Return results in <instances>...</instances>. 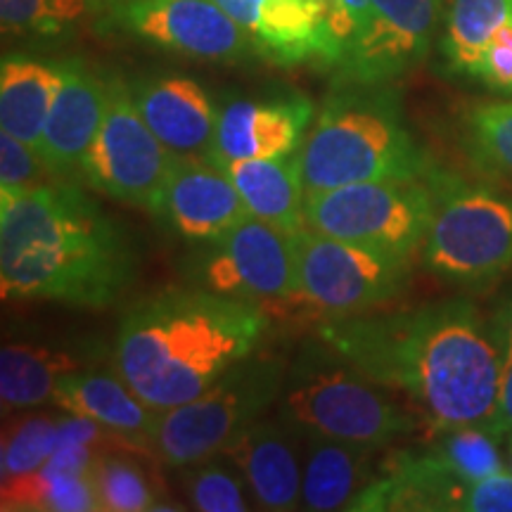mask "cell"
<instances>
[{"instance_id":"cell-1","label":"cell","mask_w":512,"mask_h":512,"mask_svg":"<svg viewBox=\"0 0 512 512\" xmlns=\"http://www.w3.org/2000/svg\"><path fill=\"white\" fill-rule=\"evenodd\" d=\"M318 337L373 382L408 396L434 434L494 420L503 349L491 318L467 299L328 320Z\"/></svg>"},{"instance_id":"cell-2","label":"cell","mask_w":512,"mask_h":512,"mask_svg":"<svg viewBox=\"0 0 512 512\" xmlns=\"http://www.w3.org/2000/svg\"><path fill=\"white\" fill-rule=\"evenodd\" d=\"M133 278L126 230L76 183H41L0 202L3 299L105 309Z\"/></svg>"},{"instance_id":"cell-3","label":"cell","mask_w":512,"mask_h":512,"mask_svg":"<svg viewBox=\"0 0 512 512\" xmlns=\"http://www.w3.org/2000/svg\"><path fill=\"white\" fill-rule=\"evenodd\" d=\"M266 328L261 304L207 287H169L126 309L112 368L147 406L171 411L252 356Z\"/></svg>"},{"instance_id":"cell-4","label":"cell","mask_w":512,"mask_h":512,"mask_svg":"<svg viewBox=\"0 0 512 512\" xmlns=\"http://www.w3.org/2000/svg\"><path fill=\"white\" fill-rule=\"evenodd\" d=\"M356 86L328 100L294 155L304 195L384 178H425L437 171L408 131L394 95L373 83Z\"/></svg>"},{"instance_id":"cell-5","label":"cell","mask_w":512,"mask_h":512,"mask_svg":"<svg viewBox=\"0 0 512 512\" xmlns=\"http://www.w3.org/2000/svg\"><path fill=\"white\" fill-rule=\"evenodd\" d=\"M280 420L294 432L375 448L389 446L422 425L411 406L387 394L354 363L323 342L299 354L280 396Z\"/></svg>"},{"instance_id":"cell-6","label":"cell","mask_w":512,"mask_h":512,"mask_svg":"<svg viewBox=\"0 0 512 512\" xmlns=\"http://www.w3.org/2000/svg\"><path fill=\"white\" fill-rule=\"evenodd\" d=\"M285 380L283 358L252 354L197 399L159 411L152 434L157 463L185 467L223 453L230 441L283 396Z\"/></svg>"},{"instance_id":"cell-7","label":"cell","mask_w":512,"mask_h":512,"mask_svg":"<svg viewBox=\"0 0 512 512\" xmlns=\"http://www.w3.org/2000/svg\"><path fill=\"white\" fill-rule=\"evenodd\" d=\"M437 207L422 261L458 287L496 283L512 268V197L437 171Z\"/></svg>"},{"instance_id":"cell-8","label":"cell","mask_w":512,"mask_h":512,"mask_svg":"<svg viewBox=\"0 0 512 512\" xmlns=\"http://www.w3.org/2000/svg\"><path fill=\"white\" fill-rule=\"evenodd\" d=\"M434 174L309 192L304 195V226L351 245L413 256L434 219Z\"/></svg>"},{"instance_id":"cell-9","label":"cell","mask_w":512,"mask_h":512,"mask_svg":"<svg viewBox=\"0 0 512 512\" xmlns=\"http://www.w3.org/2000/svg\"><path fill=\"white\" fill-rule=\"evenodd\" d=\"M299 294L290 306L323 313L328 320L363 316L403 290L411 256L351 245L311 228L292 233Z\"/></svg>"},{"instance_id":"cell-10","label":"cell","mask_w":512,"mask_h":512,"mask_svg":"<svg viewBox=\"0 0 512 512\" xmlns=\"http://www.w3.org/2000/svg\"><path fill=\"white\" fill-rule=\"evenodd\" d=\"M174 157L145 124L131 86L112 79L105 117L83 157V181L112 200L152 211Z\"/></svg>"},{"instance_id":"cell-11","label":"cell","mask_w":512,"mask_h":512,"mask_svg":"<svg viewBox=\"0 0 512 512\" xmlns=\"http://www.w3.org/2000/svg\"><path fill=\"white\" fill-rule=\"evenodd\" d=\"M192 264V278L202 287L264 309L275 302L290 304L299 294L292 233L256 216L204 242Z\"/></svg>"},{"instance_id":"cell-12","label":"cell","mask_w":512,"mask_h":512,"mask_svg":"<svg viewBox=\"0 0 512 512\" xmlns=\"http://www.w3.org/2000/svg\"><path fill=\"white\" fill-rule=\"evenodd\" d=\"M119 19L152 46L197 60L238 62L254 50L247 31L214 0H128Z\"/></svg>"},{"instance_id":"cell-13","label":"cell","mask_w":512,"mask_h":512,"mask_svg":"<svg viewBox=\"0 0 512 512\" xmlns=\"http://www.w3.org/2000/svg\"><path fill=\"white\" fill-rule=\"evenodd\" d=\"M152 214L181 240L204 245L245 221L249 211L226 166L209 155H176Z\"/></svg>"},{"instance_id":"cell-14","label":"cell","mask_w":512,"mask_h":512,"mask_svg":"<svg viewBox=\"0 0 512 512\" xmlns=\"http://www.w3.org/2000/svg\"><path fill=\"white\" fill-rule=\"evenodd\" d=\"M373 17L342 69L354 83H382L406 74L430 53L444 0H370Z\"/></svg>"},{"instance_id":"cell-15","label":"cell","mask_w":512,"mask_h":512,"mask_svg":"<svg viewBox=\"0 0 512 512\" xmlns=\"http://www.w3.org/2000/svg\"><path fill=\"white\" fill-rule=\"evenodd\" d=\"M313 117L302 95L273 100H233L216 119L209 157L221 166L240 159L290 157L299 150Z\"/></svg>"},{"instance_id":"cell-16","label":"cell","mask_w":512,"mask_h":512,"mask_svg":"<svg viewBox=\"0 0 512 512\" xmlns=\"http://www.w3.org/2000/svg\"><path fill=\"white\" fill-rule=\"evenodd\" d=\"M110 98V81L81 62H64V81L50 107L38 155L53 176L81 174L83 157L102 124Z\"/></svg>"},{"instance_id":"cell-17","label":"cell","mask_w":512,"mask_h":512,"mask_svg":"<svg viewBox=\"0 0 512 512\" xmlns=\"http://www.w3.org/2000/svg\"><path fill=\"white\" fill-rule=\"evenodd\" d=\"M223 453L240 467L259 508H302L304 444L287 422L256 420Z\"/></svg>"},{"instance_id":"cell-18","label":"cell","mask_w":512,"mask_h":512,"mask_svg":"<svg viewBox=\"0 0 512 512\" xmlns=\"http://www.w3.org/2000/svg\"><path fill=\"white\" fill-rule=\"evenodd\" d=\"M131 93L145 124L174 155H209L219 114L200 83L188 76H145Z\"/></svg>"},{"instance_id":"cell-19","label":"cell","mask_w":512,"mask_h":512,"mask_svg":"<svg viewBox=\"0 0 512 512\" xmlns=\"http://www.w3.org/2000/svg\"><path fill=\"white\" fill-rule=\"evenodd\" d=\"M53 406L64 413L83 415L91 418L107 430L121 434L138 451L155 460V434L159 411L150 408L128 384L121 380L117 370H74V373L60 377L55 389Z\"/></svg>"},{"instance_id":"cell-20","label":"cell","mask_w":512,"mask_h":512,"mask_svg":"<svg viewBox=\"0 0 512 512\" xmlns=\"http://www.w3.org/2000/svg\"><path fill=\"white\" fill-rule=\"evenodd\" d=\"M275 64L325 62V43L311 0H214Z\"/></svg>"},{"instance_id":"cell-21","label":"cell","mask_w":512,"mask_h":512,"mask_svg":"<svg viewBox=\"0 0 512 512\" xmlns=\"http://www.w3.org/2000/svg\"><path fill=\"white\" fill-rule=\"evenodd\" d=\"M95 453L98 448L86 444L57 446L38 470L5 479L3 510H100L91 482Z\"/></svg>"},{"instance_id":"cell-22","label":"cell","mask_w":512,"mask_h":512,"mask_svg":"<svg viewBox=\"0 0 512 512\" xmlns=\"http://www.w3.org/2000/svg\"><path fill=\"white\" fill-rule=\"evenodd\" d=\"M302 437V434H299ZM304 444V510H349L354 498L373 482L375 446L328 437H302Z\"/></svg>"},{"instance_id":"cell-23","label":"cell","mask_w":512,"mask_h":512,"mask_svg":"<svg viewBox=\"0 0 512 512\" xmlns=\"http://www.w3.org/2000/svg\"><path fill=\"white\" fill-rule=\"evenodd\" d=\"M64 81V62L5 55L0 64V128L38 150L50 107Z\"/></svg>"},{"instance_id":"cell-24","label":"cell","mask_w":512,"mask_h":512,"mask_svg":"<svg viewBox=\"0 0 512 512\" xmlns=\"http://www.w3.org/2000/svg\"><path fill=\"white\" fill-rule=\"evenodd\" d=\"M223 166L249 216L273 223L287 233L304 228V183L297 157L240 159Z\"/></svg>"},{"instance_id":"cell-25","label":"cell","mask_w":512,"mask_h":512,"mask_svg":"<svg viewBox=\"0 0 512 512\" xmlns=\"http://www.w3.org/2000/svg\"><path fill=\"white\" fill-rule=\"evenodd\" d=\"M81 366L67 351L38 344H5L0 351V401L3 411H31L53 403L60 377Z\"/></svg>"},{"instance_id":"cell-26","label":"cell","mask_w":512,"mask_h":512,"mask_svg":"<svg viewBox=\"0 0 512 512\" xmlns=\"http://www.w3.org/2000/svg\"><path fill=\"white\" fill-rule=\"evenodd\" d=\"M512 17V0H448L441 53L448 69L477 76L491 38Z\"/></svg>"},{"instance_id":"cell-27","label":"cell","mask_w":512,"mask_h":512,"mask_svg":"<svg viewBox=\"0 0 512 512\" xmlns=\"http://www.w3.org/2000/svg\"><path fill=\"white\" fill-rule=\"evenodd\" d=\"M143 453L105 448L93 458L91 482L98 508L107 512L164 510L157 477L147 470Z\"/></svg>"},{"instance_id":"cell-28","label":"cell","mask_w":512,"mask_h":512,"mask_svg":"<svg viewBox=\"0 0 512 512\" xmlns=\"http://www.w3.org/2000/svg\"><path fill=\"white\" fill-rule=\"evenodd\" d=\"M498 441L501 437L491 432L489 427L467 425L439 432L437 441L427 446L425 451L448 475L463 479V482H477V479L505 470Z\"/></svg>"},{"instance_id":"cell-29","label":"cell","mask_w":512,"mask_h":512,"mask_svg":"<svg viewBox=\"0 0 512 512\" xmlns=\"http://www.w3.org/2000/svg\"><path fill=\"white\" fill-rule=\"evenodd\" d=\"M181 470L183 489L192 508L202 512H245L252 508L247 496V479L226 453L197 460Z\"/></svg>"},{"instance_id":"cell-30","label":"cell","mask_w":512,"mask_h":512,"mask_svg":"<svg viewBox=\"0 0 512 512\" xmlns=\"http://www.w3.org/2000/svg\"><path fill=\"white\" fill-rule=\"evenodd\" d=\"M57 427L60 415H15L5 422L0 470L5 479L29 475L41 467L57 448Z\"/></svg>"},{"instance_id":"cell-31","label":"cell","mask_w":512,"mask_h":512,"mask_svg":"<svg viewBox=\"0 0 512 512\" xmlns=\"http://www.w3.org/2000/svg\"><path fill=\"white\" fill-rule=\"evenodd\" d=\"M467 145L479 164L512 181V102H484L467 114Z\"/></svg>"},{"instance_id":"cell-32","label":"cell","mask_w":512,"mask_h":512,"mask_svg":"<svg viewBox=\"0 0 512 512\" xmlns=\"http://www.w3.org/2000/svg\"><path fill=\"white\" fill-rule=\"evenodd\" d=\"M325 43V62L342 67L373 17L370 0H311Z\"/></svg>"},{"instance_id":"cell-33","label":"cell","mask_w":512,"mask_h":512,"mask_svg":"<svg viewBox=\"0 0 512 512\" xmlns=\"http://www.w3.org/2000/svg\"><path fill=\"white\" fill-rule=\"evenodd\" d=\"M86 0H0L5 34H60L86 12Z\"/></svg>"},{"instance_id":"cell-34","label":"cell","mask_w":512,"mask_h":512,"mask_svg":"<svg viewBox=\"0 0 512 512\" xmlns=\"http://www.w3.org/2000/svg\"><path fill=\"white\" fill-rule=\"evenodd\" d=\"M43 171L48 169L38 150L10 133H0V202L15 200L22 192L41 185L38 178Z\"/></svg>"},{"instance_id":"cell-35","label":"cell","mask_w":512,"mask_h":512,"mask_svg":"<svg viewBox=\"0 0 512 512\" xmlns=\"http://www.w3.org/2000/svg\"><path fill=\"white\" fill-rule=\"evenodd\" d=\"M475 79L484 81L494 91L512 95V17L491 38Z\"/></svg>"},{"instance_id":"cell-36","label":"cell","mask_w":512,"mask_h":512,"mask_svg":"<svg viewBox=\"0 0 512 512\" xmlns=\"http://www.w3.org/2000/svg\"><path fill=\"white\" fill-rule=\"evenodd\" d=\"M463 512H512V470L472 482Z\"/></svg>"},{"instance_id":"cell-37","label":"cell","mask_w":512,"mask_h":512,"mask_svg":"<svg viewBox=\"0 0 512 512\" xmlns=\"http://www.w3.org/2000/svg\"><path fill=\"white\" fill-rule=\"evenodd\" d=\"M489 430L498 437H510L512 434V347L503 351V370H501V387H498V403L494 420Z\"/></svg>"},{"instance_id":"cell-38","label":"cell","mask_w":512,"mask_h":512,"mask_svg":"<svg viewBox=\"0 0 512 512\" xmlns=\"http://www.w3.org/2000/svg\"><path fill=\"white\" fill-rule=\"evenodd\" d=\"M491 325H494V332L498 342H501V349L505 351L508 347H512V294H508V297L496 306L494 316H491Z\"/></svg>"},{"instance_id":"cell-39","label":"cell","mask_w":512,"mask_h":512,"mask_svg":"<svg viewBox=\"0 0 512 512\" xmlns=\"http://www.w3.org/2000/svg\"><path fill=\"white\" fill-rule=\"evenodd\" d=\"M508 456H510V470H512V434L508 437Z\"/></svg>"}]
</instances>
